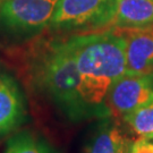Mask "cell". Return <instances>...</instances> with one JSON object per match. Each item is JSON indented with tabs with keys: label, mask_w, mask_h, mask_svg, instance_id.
<instances>
[{
	"label": "cell",
	"mask_w": 153,
	"mask_h": 153,
	"mask_svg": "<svg viewBox=\"0 0 153 153\" xmlns=\"http://www.w3.org/2000/svg\"><path fill=\"white\" fill-rule=\"evenodd\" d=\"M28 85L65 118L93 117L79 92V75L69 38L40 36L18 51Z\"/></svg>",
	"instance_id": "obj_1"
},
{
	"label": "cell",
	"mask_w": 153,
	"mask_h": 153,
	"mask_svg": "<svg viewBox=\"0 0 153 153\" xmlns=\"http://www.w3.org/2000/svg\"><path fill=\"white\" fill-rule=\"evenodd\" d=\"M79 75V92L93 117H110L105 98L112 84L126 74V38L108 28L69 36Z\"/></svg>",
	"instance_id": "obj_2"
},
{
	"label": "cell",
	"mask_w": 153,
	"mask_h": 153,
	"mask_svg": "<svg viewBox=\"0 0 153 153\" xmlns=\"http://www.w3.org/2000/svg\"><path fill=\"white\" fill-rule=\"evenodd\" d=\"M117 0H57L49 23L56 32H94L112 26Z\"/></svg>",
	"instance_id": "obj_3"
},
{
	"label": "cell",
	"mask_w": 153,
	"mask_h": 153,
	"mask_svg": "<svg viewBox=\"0 0 153 153\" xmlns=\"http://www.w3.org/2000/svg\"><path fill=\"white\" fill-rule=\"evenodd\" d=\"M57 0H4L0 22L16 34H36L48 27Z\"/></svg>",
	"instance_id": "obj_4"
},
{
	"label": "cell",
	"mask_w": 153,
	"mask_h": 153,
	"mask_svg": "<svg viewBox=\"0 0 153 153\" xmlns=\"http://www.w3.org/2000/svg\"><path fill=\"white\" fill-rule=\"evenodd\" d=\"M152 100L153 74H125L110 88L105 98V107L109 116L124 119Z\"/></svg>",
	"instance_id": "obj_5"
},
{
	"label": "cell",
	"mask_w": 153,
	"mask_h": 153,
	"mask_svg": "<svg viewBox=\"0 0 153 153\" xmlns=\"http://www.w3.org/2000/svg\"><path fill=\"white\" fill-rule=\"evenodd\" d=\"M123 32L126 38V74H153V27Z\"/></svg>",
	"instance_id": "obj_6"
},
{
	"label": "cell",
	"mask_w": 153,
	"mask_h": 153,
	"mask_svg": "<svg viewBox=\"0 0 153 153\" xmlns=\"http://www.w3.org/2000/svg\"><path fill=\"white\" fill-rule=\"evenodd\" d=\"M26 118L24 97L17 82L9 75L0 76V134L17 129Z\"/></svg>",
	"instance_id": "obj_7"
},
{
	"label": "cell",
	"mask_w": 153,
	"mask_h": 153,
	"mask_svg": "<svg viewBox=\"0 0 153 153\" xmlns=\"http://www.w3.org/2000/svg\"><path fill=\"white\" fill-rule=\"evenodd\" d=\"M111 27L119 30L153 27V0H117Z\"/></svg>",
	"instance_id": "obj_8"
},
{
	"label": "cell",
	"mask_w": 153,
	"mask_h": 153,
	"mask_svg": "<svg viewBox=\"0 0 153 153\" xmlns=\"http://www.w3.org/2000/svg\"><path fill=\"white\" fill-rule=\"evenodd\" d=\"M131 145L117 125L103 120L93 133L84 153H131Z\"/></svg>",
	"instance_id": "obj_9"
},
{
	"label": "cell",
	"mask_w": 153,
	"mask_h": 153,
	"mask_svg": "<svg viewBox=\"0 0 153 153\" xmlns=\"http://www.w3.org/2000/svg\"><path fill=\"white\" fill-rule=\"evenodd\" d=\"M5 153H57V151L35 133L21 131L9 137Z\"/></svg>",
	"instance_id": "obj_10"
},
{
	"label": "cell",
	"mask_w": 153,
	"mask_h": 153,
	"mask_svg": "<svg viewBox=\"0 0 153 153\" xmlns=\"http://www.w3.org/2000/svg\"><path fill=\"white\" fill-rule=\"evenodd\" d=\"M124 120L138 136L153 135V100L127 115Z\"/></svg>",
	"instance_id": "obj_11"
},
{
	"label": "cell",
	"mask_w": 153,
	"mask_h": 153,
	"mask_svg": "<svg viewBox=\"0 0 153 153\" xmlns=\"http://www.w3.org/2000/svg\"><path fill=\"white\" fill-rule=\"evenodd\" d=\"M131 153H153V137L144 136L131 144Z\"/></svg>",
	"instance_id": "obj_12"
},
{
	"label": "cell",
	"mask_w": 153,
	"mask_h": 153,
	"mask_svg": "<svg viewBox=\"0 0 153 153\" xmlns=\"http://www.w3.org/2000/svg\"><path fill=\"white\" fill-rule=\"evenodd\" d=\"M1 1H4V0H0V2H1Z\"/></svg>",
	"instance_id": "obj_13"
},
{
	"label": "cell",
	"mask_w": 153,
	"mask_h": 153,
	"mask_svg": "<svg viewBox=\"0 0 153 153\" xmlns=\"http://www.w3.org/2000/svg\"><path fill=\"white\" fill-rule=\"evenodd\" d=\"M151 136H152V137H153V135H151Z\"/></svg>",
	"instance_id": "obj_14"
}]
</instances>
